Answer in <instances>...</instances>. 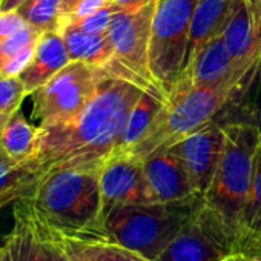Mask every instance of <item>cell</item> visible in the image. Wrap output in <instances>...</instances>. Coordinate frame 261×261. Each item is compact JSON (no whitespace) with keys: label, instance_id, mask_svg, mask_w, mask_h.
Wrapping results in <instances>:
<instances>
[{"label":"cell","instance_id":"cell-28","mask_svg":"<svg viewBox=\"0 0 261 261\" xmlns=\"http://www.w3.org/2000/svg\"><path fill=\"white\" fill-rule=\"evenodd\" d=\"M27 25V20L17 11L0 13V45Z\"/></svg>","mask_w":261,"mask_h":261},{"label":"cell","instance_id":"cell-9","mask_svg":"<svg viewBox=\"0 0 261 261\" xmlns=\"http://www.w3.org/2000/svg\"><path fill=\"white\" fill-rule=\"evenodd\" d=\"M237 250L240 233L204 201L155 261H221Z\"/></svg>","mask_w":261,"mask_h":261},{"label":"cell","instance_id":"cell-22","mask_svg":"<svg viewBox=\"0 0 261 261\" xmlns=\"http://www.w3.org/2000/svg\"><path fill=\"white\" fill-rule=\"evenodd\" d=\"M259 229H261V145L255 155L250 189L240 224L241 249L249 240H252L259 232Z\"/></svg>","mask_w":261,"mask_h":261},{"label":"cell","instance_id":"cell-17","mask_svg":"<svg viewBox=\"0 0 261 261\" xmlns=\"http://www.w3.org/2000/svg\"><path fill=\"white\" fill-rule=\"evenodd\" d=\"M223 42L235 69L253 66L259 62V56L255 53L253 14L244 0H240L233 16L230 17L223 33Z\"/></svg>","mask_w":261,"mask_h":261},{"label":"cell","instance_id":"cell-6","mask_svg":"<svg viewBox=\"0 0 261 261\" xmlns=\"http://www.w3.org/2000/svg\"><path fill=\"white\" fill-rule=\"evenodd\" d=\"M155 5L157 0L137 11H117L114 14L106 33L112 45V60L106 71L111 77L129 80L168 100L149 66V40Z\"/></svg>","mask_w":261,"mask_h":261},{"label":"cell","instance_id":"cell-3","mask_svg":"<svg viewBox=\"0 0 261 261\" xmlns=\"http://www.w3.org/2000/svg\"><path fill=\"white\" fill-rule=\"evenodd\" d=\"M258 63L215 86H191L185 82H177L146 136L129 151V154L145 160L152 152L168 149L194 130L212 121L244 83L249 82Z\"/></svg>","mask_w":261,"mask_h":261},{"label":"cell","instance_id":"cell-25","mask_svg":"<svg viewBox=\"0 0 261 261\" xmlns=\"http://www.w3.org/2000/svg\"><path fill=\"white\" fill-rule=\"evenodd\" d=\"M42 34L43 33L36 30L34 27L27 25L25 28L17 31L14 36H11L8 40H5L0 45V74L20 54L30 49H36Z\"/></svg>","mask_w":261,"mask_h":261},{"label":"cell","instance_id":"cell-18","mask_svg":"<svg viewBox=\"0 0 261 261\" xmlns=\"http://www.w3.org/2000/svg\"><path fill=\"white\" fill-rule=\"evenodd\" d=\"M71 62H83L98 68H108L112 60V45L108 34H89L74 23L60 28Z\"/></svg>","mask_w":261,"mask_h":261},{"label":"cell","instance_id":"cell-2","mask_svg":"<svg viewBox=\"0 0 261 261\" xmlns=\"http://www.w3.org/2000/svg\"><path fill=\"white\" fill-rule=\"evenodd\" d=\"M31 211L51 235L108 238L100 192V171L60 169L43 174L30 197Z\"/></svg>","mask_w":261,"mask_h":261},{"label":"cell","instance_id":"cell-10","mask_svg":"<svg viewBox=\"0 0 261 261\" xmlns=\"http://www.w3.org/2000/svg\"><path fill=\"white\" fill-rule=\"evenodd\" d=\"M103 217L115 206L157 201L143 169V160L129 152H114L100 168Z\"/></svg>","mask_w":261,"mask_h":261},{"label":"cell","instance_id":"cell-38","mask_svg":"<svg viewBox=\"0 0 261 261\" xmlns=\"http://www.w3.org/2000/svg\"><path fill=\"white\" fill-rule=\"evenodd\" d=\"M258 246H261V229H259V232H258L252 240H249V241L243 246V249H256Z\"/></svg>","mask_w":261,"mask_h":261},{"label":"cell","instance_id":"cell-26","mask_svg":"<svg viewBox=\"0 0 261 261\" xmlns=\"http://www.w3.org/2000/svg\"><path fill=\"white\" fill-rule=\"evenodd\" d=\"M27 91L19 77H0V134L27 97Z\"/></svg>","mask_w":261,"mask_h":261},{"label":"cell","instance_id":"cell-27","mask_svg":"<svg viewBox=\"0 0 261 261\" xmlns=\"http://www.w3.org/2000/svg\"><path fill=\"white\" fill-rule=\"evenodd\" d=\"M117 11H120V10L114 4H109L105 8L95 11L94 14L74 22V25H77L80 30H83L85 33H89V34H106L108 28L112 22V17Z\"/></svg>","mask_w":261,"mask_h":261},{"label":"cell","instance_id":"cell-30","mask_svg":"<svg viewBox=\"0 0 261 261\" xmlns=\"http://www.w3.org/2000/svg\"><path fill=\"white\" fill-rule=\"evenodd\" d=\"M39 224H40V223H39ZM42 229H43V227H42ZM43 232H45V235H46V241H48V249H49V258H51V261H71V259L68 258L66 252L63 250L62 244H60L53 235H49L45 229H43Z\"/></svg>","mask_w":261,"mask_h":261},{"label":"cell","instance_id":"cell-13","mask_svg":"<svg viewBox=\"0 0 261 261\" xmlns=\"http://www.w3.org/2000/svg\"><path fill=\"white\" fill-rule=\"evenodd\" d=\"M14 226L5 238L11 261H51L46 235L25 198L13 203Z\"/></svg>","mask_w":261,"mask_h":261},{"label":"cell","instance_id":"cell-40","mask_svg":"<svg viewBox=\"0 0 261 261\" xmlns=\"http://www.w3.org/2000/svg\"><path fill=\"white\" fill-rule=\"evenodd\" d=\"M246 2V5L250 8V11H252V14L255 16V11H256V7H258V0H244Z\"/></svg>","mask_w":261,"mask_h":261},{"label":"cell","instance_id":"cell-35","mask_svg":"<svg viewBox=\"0 0 261 261\" xmlns=\"http://www.w3.org/2000/svg\"><path fill=\"white\" fill-rule=\"evenodd\" d=\"M27 0H0V13L7 11H16L19 7H22Z\"/></svg>","mask_w":261,"mask_h":261},{"label":"cell","instance_id":"cell-37","mask_svg":"<svg viewBox=\"0 0 261 261\" xmlns=\"http://www.w3.org/2000/svg\"><path fill=\"white\" fill-rule=\"evenodd\" d=\"M258 72L261 75V56H259V63H258ZM256 126L259 127V133H261V77H259V91H258V98H256Z\"/></svg>","mask_w":261,"mask_h":261},{"label":"cell","instance_id":"cell-29","mask_svg":"<svg viewBox=\"0 0 261 261\" xmlns=\"http://www.w3.org/2000/svg\"><path fill=\"white\" fill-rule=\"evenodd\" d=\"M109 4H111V0H80L79 5L71 11V14L66 16V17L62 20L60 28H62L63 25H66V23H74V22H77V20H80V19H83V17H88V16L94 14L95 11L105 8V7L109 5Z\"/></svg>","mask_w":261,"mask_h":261},{"label":"cell","instance_id":"cell-32","mask_svg":"<svg viewBox=\"0 0 261 261\" xmlns=\"http://www.w3.org/2000/svg\"><path fill=\"white\" fill-rule=\"evenodd\" d=\"M151 2L154 0H111V4H114L120 11H137Z\"/></svg>","mask_w":261,"mask_h":261},{"label":"cell","instance_id":"cell-33","mask_svg":"<svg viewBox=\"0 0 261 261\" xmlns=\"http://www.w3.org/2000/svg\"><path fill=\"white\" fill-rule=\"evenodd\" d=\"M33 194V191H10V192H2L0 194V211L4 207H7L8 204H13L14 201L30 197Z\"/></svg>","mask_w":261,"mask_h":261},{"label":"cell","instance_id":"cell-12","mask_svg":"<svg viewBox=\"0 0 261 261\" xmlns=\"http://www.w3.org/2000/svg\"><path fill=\"white\" fill-rule=\"evenodd\" d=\"M143 169L157 201H177L198 194L183 162L171 149L148 155L143 160Z\"/></svg>","mask_w":261,"mask_h":261},{"label":"cell","instance_id":"cell-39","mask_svg":"<svg viewBox=\"0 0 261 261\" xmlns=\"http://www.w3.org/2000/svg\"><path fill=\"white\" fill-rule=\"evenodd\" d=\"M0 261H11L8 247H7L5 244H4V246H0Z\"/></svg>","mask_w":261,"mask_h":261},{"label":"cell","instance_id":"cell-24","mask_svg":"<svg viewBox=\"0 0 261 261\" xmlns=\"http://www.w3.org/2000/svg\"><path fill=\"white\" fill-rule=\"evenodd\" d=\"M37 175L25 165L11 160L0 149V194L10 191H34Z\"/></svg>","mask_w":261,"mask_h":261},{"label":"cell","instance_id":"cell-7","mask_svg":"<svg viewBox=\"0 0 261 261\" xmlns=\"http://www.w3.org/2000/svg\"><path fill=\"white\" fill-rule=\"evenodd\" d=\"M198 0H157L149 40L151 72L169 95L186 60L191 20Z\"/></svg>","mask_w":261,"mask_h":261},{"label":"cell","instance_id":"cell-23","mask_svg":"<svg viewBox=\"0 0 261 261\" xmlns=\"http://www.w3.org/2000/svg\"><path fill=\"white\" fill-rule=\"evenodd\" d=\"M16 11L27 20L28 25L42 33L60 31V0H27Z\"/></svg>","mask_w":261,"mask_h":261},{"label":"cell","instance_id":"cell-34","mask_svg":"<svg viewBox=\"0 0 261 261\" xmlns=\"http://www.w3.org/2000/svg\"><path fill=\"white\" fill-rule=\"evenodd\" d=\"M255 23V53L261 56V0H258V7L253 16Z\"/></svg>","mask_w":261,"mask_h":261},{"label":"cell","instance_id":"cell-19","mask_svg":"<svg viewBox=\"0 0 261 261\" xmlns=\"http://www.w3.org/2000/svg\"><path fill=\"white\" fill-rule=\"evenodd\" d=\"M51 235V233H49ZM71 261H152L145 255L117 244L108 238H66L53 235Z\"/></svg>","mask_w":261,"mask_h":261},{"label":"cell","instance_id":"cell-4","mask_svg":"<svg viewBox=\"0 0 261 261\" xmlns=\"http://www.w3.org/2000/svg\"><path fill=\"white\" fill-rule=\"evenodd\" d=\"M195 194L177 201L115 206L105 215L108 240L155 261L204 204Z\"/></svg>","mask_w":261,"mask_h":261},{"label":"cell","instance_id":"cell-21","mask_svg":"<svg viewBox=\"0 0 261 261\" xmlns=\"http://www.w3.org/2000/svg\"><path fill=\"white\" fill-rule=\"evenodd\" d=\"M37 133L39 126L28 121L20 108L14 112L0 134V149L11 160L25 165L34 152Z\"/></svg>","mask_w":261,"mask_h":261},{"label":"cell","instance_id":"cell-16","mask_svg":"<svg viewBox=\"0 0 261 261\" xmlns=\"http://www.w3.org/2000/svg\"><path fill=\"white\" fill-rule=\"evenodd\" d=\"M69 62L71 60L60 31L43 33L36 46L33 60L19 75L27 94L30 95L31 92L43 86Z\"/></svg>","mask_w":261,"mask_h":261},{"label":"cell","instance_id":"cell-1","mask_svg":"<svg viewBox=\"0 0 261 261\" xmlns=\"http://www.w3.org/2000/svg\"><path fill=\"white\" fill-rule=\"evenodd\" d=\"M143 92L133 82L108 77L77 117L39 127L34 152L25 166L37 178L60 169L100 171L115 152L126 118Z\"/></svg>","mask_w":261,"mask_h":261},{"label":"cell","instance_id":"cell-15","mask_svg":"<svg viewBox=\"0 0 261 261\" xmlns=\"http://www.w3.org/2000/svg\"><path fill=\"white\" fill-rule=\"evenodd\" d=\"M238 4L240 0H198L191 20L185 68L206 43L223 36Z\"/></svg>","mask_w":261,"mask_h":261},{"label":"cell","instance_id":"cell-20","mask_svg":"<svg viewBox=\"0 0 261 261\" xmlns=\"http://www.w3.org/2000/svg\"><path fill=\"white\" fill-rule=\"evenodd\" d=\"M165 101V98L149 91H145L140 95L126 118L115 152H129L137 143L142 142L159 112L162 111Z\"/></svg>","mask_w":261,"mask_h":261},{"label":"cell","instance_id":"cell-8","mask_svg":"<svg viewBox=\"0 0 261 261\" xmlns=\"http://www.w3.org/2000/svg\"><path fill=\"white\" fill-rule=\"evenodd\" d=\"M108 77L111 75L105 68L69 62L51 80L30 94L37 126H54L77 117Z\"/></svg>","mask_w":261,"mask_h":261},{"label":"cell","instance_id":"cell-41","mask_svg":"<svg viewBox=\"0 0 261 261\" xmlns=\"http://www.w3.org/2000/svg\"><path fill=\"white\" fill-rule=\"evenodd\" d=\"M255 250H261V246H258V247H256Z\"/></svg>","mask_w":261,"mask_h":261},{"label":"cell","instance_id":"cell-31","mask_svg":"<svg viewBox=\"0 0 261 261\" xmlns=\"http://www.w3.org/2000/svg\"><path fill=\"white\" fill-rule=\"evenodd\" d=\"M221 261H261V250L255 249H241L232 255L223 258Z\"/></svg>","mask_w":261,"mask_h":261},{"label":"cell","instance_id":"cell-14","mask_svg":"<svg viewBox=\"0 0 261 261\" xmlns=\"http://www.w3.org/2000/svg\"><path fill=\"white\" fill-rule=\"evenodd\" d=\"M253 66L235 69L221 36L206 43L194 56L183 69L178 82H185L191 86H215L224 83L237 72L247 71Z\"/></svg>","mask_w":261,"mask_h":261},{"label":"cell","instance_id":"cell-5","mask_svg":"<svg viewBox=\"0 0 261 261\" xmlns=\"http://www.w3.org/2000/svg\"><path fill=\"white\" fill-rule=\"evenodd\" d=\"M223 127L226 136L223 154L204 200L240 233L261 133L255 123L246 121H233Z\"/></svg>","mask_w":261,"mask_h":261},{"label":"cell","instance_id":"cell-11","mask_svg":"<svg viewBox=\"0 0 261 261\" xmlns=\"http://www.w3.org/2000/svg\"><path fill=\"white\" fill-rule=\"evenodd\" d=\"M224 127L215 120L194 130L168 149L183 162L195 191L204 195L212 183L224 148Z\"/></svg>","mask_w":261,"mask_h":261},{"label":"cell","instance_id":"cell-36","mask_svg":"<svg viewBox=\"0 0 261 261\" xmlns=\"http://www.w3.org/2000/svg\"><path fill=\"white\" fill-rule=\"evenodd\" d=\"M80 0H60V13H62V20L71 14V11L79 5ZM62 25V22H60Z\"/></svg>","mask_w":261,"mask_h":261}]
</instances>
